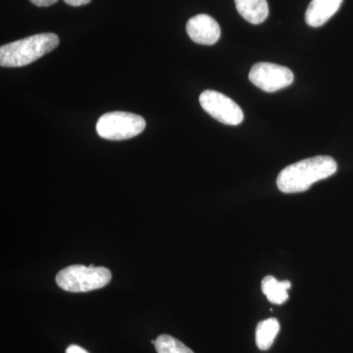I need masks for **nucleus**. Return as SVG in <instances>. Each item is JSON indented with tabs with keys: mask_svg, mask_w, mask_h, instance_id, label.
<instances>
[{
	"mask_svg": "<svg viewBox=\"0 0 353 353\" xmlns=\"http://www.w3.org/2000/svg\"><path fill=\"white\" fill-rule=\"evenodd\" d=\"M338 165L331 157H315L285 167L277 178V185L285 194H297L307 190L313 183L333 176Z\"/></svg>",
	"mask_w": 353,
	"mask_h": 353,
	"instance_id": "1",
	"label": "nucleus"
},
{
	"mask_svg": "<svg viewBox=\"0 0 353 353\" xmlns=\"http://www.w3.org/2000/svg\"><path fill=\"white\" fill-rule=\"evenodd\" d=\"M59 44L57 34L46 32L34 34L0 48L2 67H23L32 63L55 50Z\"/></svg>",
	"mask_w": 353,
	"mask_h": 353,
	"instance_id": "2",
	"label": "nucleus"
},
{
	"mask_svg": "<svg viewBox=\"0 0 353 353\" xmlns=\"http://www.w3.org/2000/svg\"><path fill=\"white\" fill-rule=\"evenodd\" d=\"M111 278V272L105 267L71 265L57 274V283L66 292H87L105 287Z\"/></svg>",
	"mask_w": 353,
	"mask_h": 353,
	"instance_id": "3",
	"label": "nucleus"
},
{
	"mask_svg": "<svg viewBox=\"0 0 353 353\" xmlns=\"http://www.w3.org/2000/svg\"><path fill=\"white\" fill-rule=\"evenodd\" d=\"M145 120L141 116L114 111L104 114L99 118L97 132L102 139L124 141L139 136L145 129Z\"/></svg>",
	"mask_w": 353,
	"mask_h": 353,
	"instance_id": "4",
	"label": "nucleus"
},
{
	"mask_svg": "<svg viewBox=\"0 0 353 353\" xmlns=\"http://www.w3.org/2000/svg\"><path fill=\"white\" fill-rule=\"evenodd\" d=\"M199 102L204 111L223 124L236 126L243 122V110L227 95L215 90H204L199 97Z\"/></svg>",
	"mask_w": 353,
	"mask_h": 353,
	"instance_id": "5",
	"label": "nucleus"
},
{
	"mask_svg": "<svg viewBox=\"0 0 353 353\" xmlns=\"http://www.w3.org/2000/svg\"><path fill=\"white\" fill-rule=\"evenodd\" d=\"M250 82L266 92H275L289 87L294 82V73L281 65L259 62L250 72Z\"/></svg>",
	"mask_w": 353,
	"mask_h": 353,
	"instance_id": "6",
	"label": "nucleus"
},
{
	"mask_svg": "<svg viewBox=\"0 0 353 353\" xmlns=\"http://www.w3.org/2000/svg\"><path fill=\"white\" fill-rule=\"evenodd\" d=\"M187 32L192 41L203 46H213L221 36L219 24L206 14L190 18L187 23Z\"/></svg>",
	"mask_w": 353,
	"mask_h": 353,
	"instance_id": "7",
	"label": "nucleus"
},
{
	"mask_svg": "<svg viewBox=\"0 0 353 353\" xmlns=\"http://www.w3.org/2000/svg\"><path fill=\"white\" fill-rule=\"evenodd\" d=\"M343 0H312L305 13V21L310 27L326 24L340 9Z\"/></svg>",
	"mask_w": 353,
	"mask_h": 353,
	"instance_id": "8",
	"label": "nucleus"
},
{
	"mask_svg": "<svg viewBox=\"0 0 353 353\" xmlns=\"http://www.w3.org/2000/svg\"><path fill=\"white\" fill-rule=\"evenodd\" d=\"M234 2L241 17L253 25L261 24L268 17L267 0H234Z\"/></svg>",
	"mask_w": 353,
	"mask_h": 353,
	"instance_id": "9",
	"label": "nucleus"
},
{
	"mask_svg": "<svg viewBox=\"0 0 353 353\" xmlns=\"http://www.w3.org/2000/svg\"><path fill=\"white\" fill-rule=\"evenodd\" d=\"M292 284L289 281L279 282L276 278L267 276L262 280V292L267 296L268 301L274 304H284L289 299L288 290L290 289Z\"/></svg>",
	"mask_w": 353,
	"mask_h": 353,
	"instance_id": "10",
	"label": "nucleus"
},
{
	"mask_svg": "<svg viewBox=\"0 0 353 353\" xmlns=\"http://www.w3.org/2000/svg\"><path fill=\"white\" fill-rule=\"evenodd\" d=\"M280 332V323L276 318H269L257 325L255 338L260 350H268L273 345L276 336Z\"/></svg>",
	"mask_w": 353,
	"mask_h": 353,
	"instance_id": "11",
	"label": "nucleus"
},
{
	"mask_svg": "<svg viewBox=\"0 0 353 353\" xmlns=\"http://www.w3.org/2000/svg\"><path fill=\"white\" fill-rule=\"evenodd\" d=\"M154 345L157 353H194L187 345L169 334L158 336Z\"/></svg>",
	"mask_w": 353,
	"mask_h": 353,
	"instance_id": "12",
	"label": "nucleus"
},
{
	"mask_svg": "<svg viewBox=\"0 0 353 353\" xmlns=\"http://www.w3.org/2000/svg\"><path fill=\"white\" fill-rule=\"evenodd\" d=\"M32 4L39 7H48L57 3L58 0H30Z\"/></svg>",
	"mask_w": 353,
	"mask_h": 353,
	"instance_id": "13",
	"label": "nucleus"
},
{
	"mask_svg": "<svg viewBox=\"0 0 353 353\" xmlns=\"http://www.w3.org/2000/svg\"><path fill=\"white\" fill-rule=\"evenodd\" d=\"M64 1L66 2L68 6L78 7L88 4L92 0H64Z\"/></svg>",
	"mask_w": 353,
	"mask_h": 353,
	"instance_id": "14",
	"label": "nucleus"
},
{
	"mask_svg": "<svg viewBox=\"0 0 353 353\" xmlns=\"http://www.w3.org/2000/svg\"><path fill=\"white\" fill-rule=\"evenodd\" d=\"M66 353H88L87 350H83V347H79V345H70L66 350Z\"/></svg>",
	"mask_w": 353,
	"mask_h": 353,
	"instance_id": "15",
	"label": "nucleus"
}]
</instances>
